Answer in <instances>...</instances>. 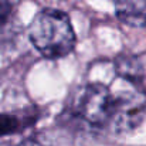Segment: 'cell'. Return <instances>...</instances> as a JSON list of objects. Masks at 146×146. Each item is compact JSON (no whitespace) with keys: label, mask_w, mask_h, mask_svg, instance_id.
Here are the masks:
<instances>
[{"label":"cell","mask_w":146,"mask_h":146,"mask_svg":"<svg viewBox=\"0 0 146 146\" xmlns=\"http://www.w3.org/2000/svg\"><path fill=\"white\" fill-rule=\"evenodd\" d=\"M21 146H44V145H43L40 141H37V139L31 138V139H27V141H24Z\"/></svg>","instance_id":"7"},{"label":"cell","mask_w":146,"mask_h":146,"mask_svg":"<svg viewBox=\"0 0 146 146\" xmlns=\"http://www.w3.org/2000/svg\"><path fill=\"white\" fill-rule=\"evenodd\" d=\"M72 108L75 115L85 123L91 126H105L112 119V92L102 84H88L75 95Z\"/></svg>","instance_id":"2"},{"label":"cell","mask_w":146,"mask_h":146,"mask_svg":"<svg viewBox=\"0 0 146 146\" xmlns=\"http://www.w3.org/2000/svg\"><path fill=\"white\" fill-rule=\"evenodd\" d=\"M113 98V111L111 123L118 132H125L138 126L143 118L145 112V99L133 87L123 91H112Z\"/></svg>","instance_id":"3"},{"label":"cell","mask_w":146,"mask_h":146,"mask_svg":"<svg viewBox=\"0 0 146 146\" xmlns=\"http://www.w3.org/2000/svg\"><path fill=\"white\" fill-rule=\"evenodd\" d=\"M29 38L46 58H62L75 47V31L70 17L55 9L40 11L29 27Z\"/></svg>","instance_id":"1"},{"label":"cell","mask_w":146,"mask_h":146,"mask_svg":"<svg viewBox=\"0 0 146 146\" xmlns=\"http://www.w3.org/2000/svg\"><path fill=\"white\" fill-rule=\"evenodd\" d=\"M37 113L33 112L30 115H27L26 118H20L14 113H0V136H7V135H13L17 133L19 131H21L23 128H26L27 125L33 123L37 116Z\"/></svg>","instance_id":"5"},{"label":"cell","mask_w":146,"mask_h":146,"mask_svg":"<svg viewBox=\"0 0 146 146\" xmlns=\"http://www.w3.org/2000/svg\"><path fill=\"white\" fill-rule=\"evenodd\" d=\"M119 21L131 27H146V0H115Z\"/></svg>","instance_id":"4"},{"label":"cell","mask_w":146,"mask_h":146,"mask_svg":"<svg viewBox=\"0 0 146 146\" xmlns=\"http://www.w3.org/2000/svg\"><path fill=\"white\" fill-rule=\"evenodd\" d=\"M10 10H11L10 1L9 0H0V24L7 20V17L10 16Z\"/></svg>","instance_id":"6"}]
</instances>
